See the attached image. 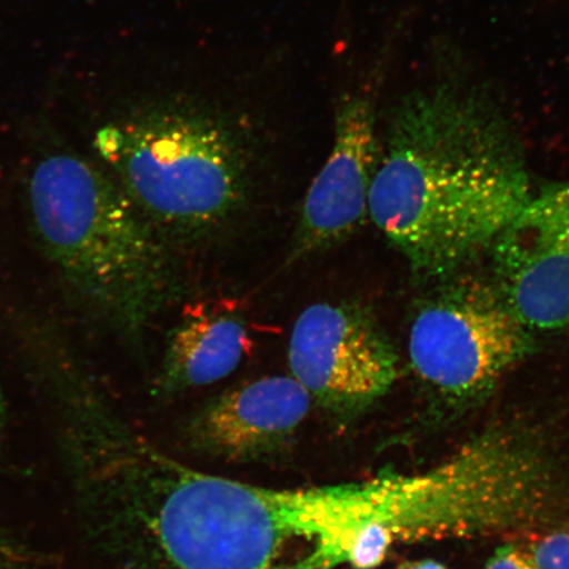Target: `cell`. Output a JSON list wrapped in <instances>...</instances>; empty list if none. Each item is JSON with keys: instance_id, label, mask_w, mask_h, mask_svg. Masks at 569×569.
<instances>
[{"instance_id": "cell-1", "label": "cell", "mask_w": 569, "mask_h": 569, "mask_svg": "<svg viewBox=\"0 0 569 569\" xmlns=\"http://www.w3.org/2000/svg\"><path fill=\"white\" fill-rule=\"evenodd\" d=\"M68 390L78 508L110 569L348 566L343 483L274 489L198 471L132 429L84 381Z\"/></svg>"}, {"instance_id": "cell-2", "label": "cell", "mask_w": 569, "mask_h": 569, "mask_svg": "<svg viewBox=\"0 0 569 569\" xmlns=\"http://www.w3.org/2000/svg\"><path fill=\"white\" fill-rule=\"evenodd\" d=\"M533 191L500 99L443 62L390 109L369 218L417 274L446 279L492 251Z\"/></svg>"}, {"instance_id": "cell-3", "label": "cell", "mask_w": 569, "mask_h": 569, "mask_svg": "<svg viewBox=\"0 0 569 569\" xmlns=\"http://www.w3.org/2000/svg\"><path fill=\"white\" fill-rule=\"evenodd\" d=\"M28 194L34 230L63 279L118 332L140 340L177 290L160 232L117 181L76 156L42 160Z\"/></svg>"}, {"instance_id": "cell-4", "label": "cell", "mask_w": 569, "mask_h": 569, "mask_svg": "<svg viewBox=\"0 0 569 569\" xmlns=\"http://www.w3.org/2000/svg\"><path fill=\"white\" fill-rule=\"evenodd\" d=\"M96 147L161 237L202 238L220 230L251 193L243 140L202 111L148 109L103 128Z\"/></svg>"}, {"instance_id": "cell-5", "label": "cell", "mask_w": 569, "mask_h": 569, "mask_svg": "<svg viewBox=\"0 0 569 569\" xmlns=\"http://www.w3.org/2000/svg\"><path fill=\"white\" fill-rule=\"evenodd\" d=\"M455 274L417 309L407 350L427 389L466 405L481 400L529 358L533 332L493 277Z\"/></svg>"}, {"instance_id": "cell-6", "label": "cell", "mask_w": 569, "mask_h": 569, "mask_svg": "<svg viewBox=\"0 0 569 569\" xmlns=\"http://www.w3.org/2000/svg\"><path fill=\"white\" fill-rule=\"evenodd\" d=\"M290 375L327 415L351 421L393 388L398 358L386 331L359 302H318L298 317Z\"/></svg>"}, {"instance_id": "cell-7", "label": "cell", "mask_w": 569, "mask_h": 569, "mask_svg": "<svg viewBox=\"0 0 569 569\" xmlns=\"http://www.w3.org/2000/svg\"><path fill=\"white\" fill-rule=\"evenodd\" d=\"M390 53L391 48L377 57L358 87L339 99L331 152L303 199L290 261L337 247L369 218L381 151L379 102Z\"/></svg>"}, {"instance_id": "cell-8", "label": "cell", "mask_w": 569, "mask_h": 569, "mask_svg": "<svg viewBox=\"0 0 569 569\" xmlns=\"http://www.w3.org/2000/svg\"><path fill=\"white\" fill-rule=\"evenodd\" d=\"M490 252L495 281L533 333L569 330V180L533 191Z\"/></svg>"}, {"instance_id": "cell-9", "label": "cell", "mask_w": 569, "mask_h": 569, "mask_svg": "<svg viewBox=\"0 0 569 569\" xmlns=\"http://www.w3.org/2000/svg\"><path fill=\"white\" fill-rule=\"evenodd\" d=\"M312 398L293 376H270L206 402L184 426L197 453L233 465L273 460L295 445Z\"/></svg>"}, {"instance_id": "cell-10", "label": "cell", "mask_w": 569, "mask_h": 569, "mask_svg": "<svg viewBox=\"0 0 569 569\" xmlns=\"http://www.w3.org/2000/svg\"><path fill=\"white\" fill-rule=\"evenodd\" d=\"M248 347V327L233 312L190 316L170 332L154 393L172 397L222 380L239 367Z\"/></svg>"}, {"instance_id": "cell-11", "label": "cell", "mask_w": 569, "mask_h": 569, "mask_svg": "<svg viewBox=\"0 0 569 569\" xmlns=\"http://www.w3.org/2000/svg\"><path fill=\"white\" fill-rule=\"evenodd\" d=\"M539 569H569V531H553L539 539L531 551Z\"/></svg>"}, {"instance_id": "cell-12", "label": "cell", "mask_w": 569, "mask_h": 569, "mask_svg": "<svg viewBox=\"0 0 569 569\" xmlns=\"http://www.w3.org/2000/svg\"><path fill=\"white\" fill-rule=\"evenodd\" d=\"M486 569H539L531 552L515 545H503L488 560Z\"/></svg>"}, {"instance_id": "cell-13", "label": "cell", "mask_w": 569, "mask_h": 569, "mask_svg": "<svg viewBox=\"0 0 569 569\" xmlns=\"http://www.w3.org/2000/svg\"><path fill=\"white\" fill-rule=\"evenodd\" d=\"M398 569H447L439 561L426 559V560H415L407 561V563L401 565Z\"/></svg>"}, {"instance_id": "cell-14", "label": "cell", "mask_w": 569, "mask_h": 569, "mask_svg": "<svg viewBox=\"0 0 569 569\" xmlns=\"http://www.w3.org/2000/svg\"><path fill=\"white\" fill-rule=\"evenodd\" d=\"M0 415H2V398H0Z\"/></svg>"}]
</instances>
